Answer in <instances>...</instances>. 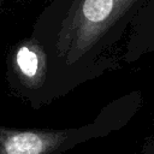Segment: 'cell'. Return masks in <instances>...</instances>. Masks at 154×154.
I'll return each instance as SVG.
<instances>
[{
	"instance_id": "6da1fadb",
	"label": "cell",
	"mask_w": 154,
	"mask_h": 154,
	"mask_svg": "<svg viewBox=\"0 0 154 154\" xmlns=\"http://www.w3.org/2000/svg\"><path fill=\"white\" fill-rule=\"evenodd\" d=\"M147 0H49L30 36L46 51L53 88L72 87L117 66L108 55Z\"/></svg>"
},
{
	"instance_id": "7a4b0ae2",
	"label": "cell",
	"mask_w": 154,
	"mask_h": 154,
	"mask_svg": "<svg viewBox=\"0 0 154 154\" xmlns=\"http://www.w3.org/2000/svg\"><path fill=\"white\" fill-rule=\"evenodd\" d=\"M6 75L14 87L29 94L52 88L48 55L31 36L19 40L8 49Z\"/></svg>"
},
{
	"instance_id": "3957f363",
	"label": "cell",
	"mask_w": 154,
	"mask_h": 154,
	"mask_svg": "<svg viewBox=\"0 0 154 154\" xmlns=\"http://www.w3.org/2000/svg\"><path fill=\"white\" fill-rule=\"evenodd\" d=\"M45 148L42 137L35 132H18L5 143L6 154H41Z\"/></svg>"
},
{
	"instance_id": "277c9868",
	"label": "cell",
	"mask_w": 154,
	"mask_h": 154,
	"mask_svg": "<svg viewBox=\"0 0 154 154\" xmlns=\"http://www.w3.org/2000/svg\"><path fill=\"white\" fill-rule=\"evenodd\" d=\"M14 1H32V0H14Z\"/></svg>"
}]
</instances>
